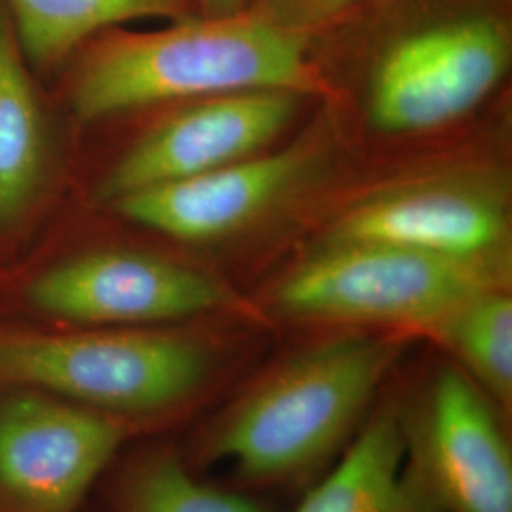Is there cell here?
Returning a JSON list of instances; mask_svg holds the SVG:
<instances>
[{
    "mask_svg": "<svg viewBox=\"0 0 512 512\" xmlns=\"http://www.w3.org/2000/svg\"><path fill=\"white\" fill-rule=\"evenodd\" d=\"M21 298L59 327H165L238 304L213 275L133 249L65 258L29 279Z\"/></svg>",
    "mask_w": 512,
    "mask_h": 512,
    "instance_id": "8",
    "label": "cell"
},
{
    "mask_svg": "<svg viewBox=\"0 0 512 512\" xmlns=\"http://www.w3.org/2000/svg\"><path fill=\"white\" fill-rule=\"evenodd\" d=\"M29 69L0 2V230L25 217L48 167V129Z\"/></svg>",
    "mask_w": 512,
    "mask_h": 512,
    "instance_id": "13",
    "label": "cell"
},
{
    "mask_svg": "<svg viewBox=\"0 0 512 512\" xmlns=\"http://www.w3.org/2000/svg\"><path fill=\"white\" fill-rule=\"evenodd\" d=\"M363 2L365 0H245V10L313 38L346 18Z\"/></svg>",
    "mask_w": 512,
    "mask_h": 512,
    "instance_id": "17",
    "label": "cell"
},
{
    "mask_svg": "<svg viewBox=\"0 0 512 512\" xmlns=\"http://www.w3.org/2000/svg\"><path fill=\"white\" fill-rule=\"evenodd\" d=\"M321 147L268 148L173 183L139 190L109 205L118 215L184 243H215L289 200L321 162Z\"/></svg>",
    "mask_w": 512,
    "mask_h": 512,
    "instance_id": "11",
    "label": "cell"
},
{
    "mask_svg": "<svg viewBox=\"0 0 512 512\" xmlns=\"http://www.w3.org/2000/svg\"><path fill=\"white\" fill-rule=\"evenodd\" d=\"M139 425L0 384V512H76Z\"/></svg>",
    "mask_w": 512,
    "mask_h": 512,
    "instance_id": "6",
    "label": "cell"
},
{
    "mask_svg": "<svg viewBox=\"0 0 512 512\" xmlns=\"http://www.w3.org/2000/svg\"><path fill=\"white\" fill-rule=\"evenodd\" d=\"M497 270L370 241H321L279 277L270 306L313 325L431 330L469 296L507 287Z\"/></svg>",
    "mask_w": 512,
    "mask_h": 512,
    "instance_id": "5",
    "label": "cell"
},
{
    "mask_svg": "<svg viewBox=\"0 0 512 512\" xmlns=\"http://www.w3.org/2000/svg\"><path fill=\"white\" fill-rule=\"evenodd\" d=\"M29 67L52 71L99 33L135 19L192 18L196 0H0Z\"/></svg>",
    "mask_w": 512,
    "mask_h": 512,
    "instance_id": "14",
    "label": "cell"
},
{
    "mask_svg": "<svg viewBox=\"0 0 512 512\" xmlns=\"http://www.w3.org/2000/svg\"><path fill=\"white\" fill-rule=\"evenodd\" d=\"M294 512H442L406 465L399 404L376 406Z\"/></svg>",
    "mask_w": 512,
    "mask_h": 512,
    "instance_id": "12",
    "label": "cell"
},
{
    "mask_svg": "<svg viewBox=\"0 0 512 512\" xmlns=\"http://www.w3.org/2000/svg\"><path fill=\"white\" fill-rule=\"evenodd\" d=\"M200 16L205 18H228L245 10V0H196Z\"/></svg>",
    "mask_w": 512,
    "mask_h": 512,
    "instance_id": "18",
    "label": "cell"
},
{
    "mask_svg": "<svg viewBox=\"0 0 512 512\" xmlns=\"http://www.w3.org/2000/svg\"><path fill=\"white\" fill-rule=\"evenodd\" d=\"M217 372L200 336L165 327H31L0 321V384L48 391L139 427L196 403Z\"/></svg>",
    "mask_w": 512,
    "mask_h": 512,
    "instance_id": "4",
    "label": "cell"
},
{
    "mask_svg": "<svg viewBox=\"0 0 512 512\" xmlns=\"http://www.w3.org/2000/svg\"><path fill=\"white\" fill-rule=\"evenodd\" d=\"M313 38L251 10L171 21L156 31L112 27L74 54L69 105L95 122L120 112L241 90L327 93Z\"/></svg>",
    "mask_w": 512,
    "mask_h": 512,
    "instance_id": "1",
    "label": "cell"
},
{
    "mask_svg": "<svg viewBox=\"0 0 512 512\" xmlns=\"http://www.w3.org/2000/svg\"><path fill=\"white\" fill-rule=\"evenodd\" d=\"M431 334L501 412L512 404V298L507 287L469 296Z\"/></svg>",
    "mask_w": 512,
    "mask_h": 512,
    "instance_id": "15",
    "label": "cell"
},
{
    "mask_svg": "<svg viewBox=\"0 0 512 512\" xmlns=\"http://www.w3.org/2000/svg\"><path fill=\"white\" fill-rule=\"evenodd\" d=\"M304 99L289 90H241L181 103L110 165L97 200L112 205L264 152L291 126Z\"/></svg>",
    "mask_w": 512,
    "mask_h": 512,
    "instance_id": "10",
    "label": "cell"
},
{
    "mask_svg": "<svg viewBox=\"0 0 512 512\" xmlns=\"http://www.w3.org/2000/svg\"><path fill=\"white\" fill-rule=\"evenodd\" d=\"M363 114L384 137H425L480 109L511 71L505 0H376Z\"/></svg>",
    "mask_w": 512,
    "mask_h": 512,
    "instance_id": "3",
    "label": "cell"
},
{
    "mask_svg": "<svg viewBox=\"0 0 512 512\" xmlns=\"http://www.w3.org/2000/svg\"><path fill=\"white\" fill-rule=\"evenodd\" d=\"M114 512H262L251 499L202 482L169 446H147L120 461L112 484Z\"/></svg>",
    "mask_w": 512,
    "mask_h": 512,
    "instance_id": "16",
    "label": "cell"
},
{
    "mask_svg": "<svg viewBox=\"0 0 512 512\" xmlns=\"http://www.w3.org/2000/svg\"><path fill=\"white\" fill-rule=\"evenodd\" d=\"M403 349L401 332H348L296 351L207 423L198 454L256 484L313 475L359 433Z\"/></svg>",
    "mask_w": 512,
    "mask_h": 512,
    "instance_id": "2",
    "label": "cell"
},
{
    "mask_svg": "<svg viewBox=\"0 0 512 512\" xmlns=\"http://www.w3.org/2000/svg\"><path fill=\"white\" fill-rule=\"evenodd\" d=\"M321 241L387 243L509 270L507 190L494 177L463 171L387 184L344 207Z\"/></svg>",
    "mask_w": 512,
    "mask_h": 512,
    "instance_id": "9",
    "label": "cell"
},
{
    "mask_svg": "<svg viewBox=\"0 0 512 512\" xmlns=\"http://www.w3.org/2000/svg\"><path fill=\"white\" fill-rule=\"evenodd\" d=\"M399 404L406 465L442 512H512L511 444L499 406L456 363Z\"/></svg>",
    "mask_w": 512,
    "mask_h": 512,
    "instance_id": "7",
    "label": "cell"
}]
</instances>
